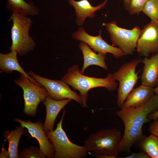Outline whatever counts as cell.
<instances>
[{
	"instance_id": "cell-1",
	"label": "cell",
	"mask_w": 158,
	"mask_h": 158,
	"mask_svg": "<svg viewBox=\"0 0 158 158\" xmlns=\"http://www.w3.org/2000/svg\"><path fill=\"white\" fill-rule=\"evenodd\" d=\"M61 80L79 92L83 101V107H87V92L90 90L102 87L106 88L108 91H112L116 90L118 85L111 73H108L104 78L89 77L82 74L77 65L69 68Z\"/></svg>"
},
{
	"instance_id": "cell-2",
	"label": "cell",
	"mask_w": 158,
	"mask_h": 158,
	"mask_svg": "<svg viewBox=\"0 0 158 158\" xmlns=\"http://www.w3.org/2000/svg\"><path fill=\"white\" fill-rule=\"evenodd\" d=\"M10 19L13 24L11 29L12 41L11 51H16L20 56L25 55L34 50L35 44L29 35L32 24L31 19L21 13L13 12Z\"/></svg>"
},
{
	"instance_id": "cell-3",
	"label": "cell",
	"mask_w": 158,
	"mask_h": 158,
	"mask_svg": "<svg viewBox=\"0 0 158 158\" xmlns=\"http://www.w3.org/2000/svg\"><path fill=\"white\" fill-rule=\"evenodd\" d=\"M64 109L59 122L54 130L45 133L54 148L55 158H84L89 154L85 146L75 144L69 139L63 129L62 124L65 115Z\"/></svg>"
},
{
	"instance_id": "cell-4",
	"label": "cell",
	"mask_w": 158,
	"mask_h": 158,
	"mask_svg": "<svg viewBox=\"0 0 158 158\" xmlns=\"http://www.w3.org/2000/svg\"><path fill=\"white\" fill-rule=\"evenodd\" d=\"M122 137L120 131L107 128L90 135L85 141L84 146L89 152L106 154L116 158L118 146Z\"/></svg>"
},
{
	"instance_id": "cell-5",
	"label": "cell",
	"mask_w": 158,
	"mask_h": 158,
	"mask_svg": "<svg viewBox=\"0 0 158 158\" xmlns=\"http://www.w3.org/2000/svg\"><path fill=\"white\" fill-rule=\"evenodd\" d=\"M141 62L140 59L131 60L122 64L112 74L114 79L119 82L116 103L119 108H121L138 82L139 77L138 73L135 72V69Z\"/></svg>"
},
{
	"instance_id": "cell-6",
	"label": "cell",
	"mask_w": 158,
	"mask_h": 158,
	"mask_svg": "<svg viewBox=\"0 0 158 158\" xmlns=\"http://www.w3.org/2000/svg\"><path fill=\"white\" fill-rule=\"evenodd\" d=\"M109 34L110 40L114 45L118 46L124 55L132 54L136 48L141 30L135 27L128 30L118 26L115 21L104 23Z\"/></svg>"
},
{
	"instance_id": "cell-7",
	"label": "cell",
	"mask_w": 158,
	"mask_h": 158,
	"mask_svg": "<svg viewBox=\"0 0 158 158\" xmlns=\"http://www.w3.org/2000/svg\"><path fill=\"white\" fill-rule=\"evenodd\" d=\"M14 81L22 88L23 91L24 113L28 116H35L39 104L44 102L49 95L48 92L44 87L37 85L22 74H20L18 79Z\"/></svg>"
},
{
	"instance_id": "cell-8",
	"label": "cell",
	"mask_w": 158,
	"mask_h": 158,
	"mask_svg": "<svg viewBox=\"0 0 158 158\" xmlns=\"http://www.w3.org/2000/svg\"><path fill=\"white\" fill-rule=\"evenodd\" d=\"M30 76L43 86L48 92L51 99L60 100L70 99L82 105L83 101L80 95L72 90L68 85L62 80L50 79L39 75L32 71L28 73Z\"/></svg>"
},
{
	"instance_id": "cell-9",
	"label": "cell",
	"mask_w": 158,
	"mask_h": 158,
	"mask_svg": "<svg viewBox=\"0 0 158 158\" xmlns=\"http://www.w3.org/2000/svg\"><path fill=\"white\" fill-rule=\"evenodd\" d=\"M158 110V96L154 95L145 104L141 106L121 109L116 112L124 123L131 124L141 128L150 121L149 114Z\"/></svg>"
},
{
	"instance_id": "cell-10",
	"label": "cell",
	"mask_w": 158,
	"mask_h": 158,
	"mask_svg": "<svg viewBox=\"0 0 158 158\" xmlns=\"http://www.w3.org/2000/svg\"><path fill=\"white\" fill-rule=\"evenodd\" d=\"M101 32L100 30L98 35L92 36L87 33L83 28L80 27L72 34V36L74 39L87 44L95 52L104 55L107 53H110L116 58L124 55L120 49L109 45L104 40L101 36Z\"/></svg>"
},
{
	"instance_id": "cell-11",
	"label": "cell",
	"mask_w": 158,
	"mask_h": 158,
	"mask_svg": "<svg viewBox=\"0 0 158 158\" xmlns=\"http://www.w3.org/2000/svg\"><path fill=\"white\" fill-rule=\"evenodd\" d=\"M136 48L141 56L145 57L158 53V30L156 23L151 22L141 30Z\"/></svg>"
},
{
	"instance_id": "cell-12",
	"label": "cell",
	"mask_w": 158,
	"mask_h": 158,
	"mask_svg": "<svg viewBox=\"0 0 158 158\" xmlns=\"http://www.w3.org/2000/svg\"><path fill=\"white\" fill-rule=\"evenodd\" d=\"M14 120L27 128L31 137L35 138L37 140L40 151L46 157H54V147L46 135L41 122L33 123L30 120L24 121L18 118H16Z\"/></svg>"
},
{
	"instance_id": "cell-13",
	"label": "cell",
	"mask_w": 158,
	"mask_h": 158,
	"mask_svg": "<svg viewBox=\"0 0 158 158\" xmlns=\"http://www.w3.org/2000/svg\"><path fill=\"white\" fill-rule=\"evenodd\" d=\"M69 4L75 10L76 21L79 26L82 25L85 19L95 17V12L104 8L108 0H105L102 4L96 6H93L88 0H68Z\"/></svg>"
},
{
	"instance_id": "cell-14",
	"label": "cell",
	"mask_w": 158,
	"mask_h": 158,
	"mask_svg": "<svg viewBox=\"0 0 158 158\" xmlns=\"http://www.w3.org/2000/svg\"><path fill=\"white\" fill-rule=\"evenodd\" d=\"M71 99H66L56 100L51 99L48 95L44 101L46 109V116L44 124L45 132L53 131V127L56 118L62 109Z\"/></svg>"
},
{
	"instance_id": "cell-15",
	"label": "cell",
	"mask_w": 158,
	"mask_h": 158,
	"mask_svg": "<svg viewBox=\"0 0 158 158\" xmlns=\"http://www.w3.org/2000/svg\"><path fill=\"white\" fill-rule=\"evenodd\" d=\"M124 125L123 134L117 148L118 153L129 152L134 144L146 137L142 133V128L129 123Z\"/></svg>"
},
{
	"instance_id": "cell-16",
	"label": "cell",
	"mask_w": 158,
	"mask_h": 158,
	"mask_svg": "<svg viewBox=\"0 0 158 158\" xmlns=\"http://www.w3.org/2000/svg\"><path fill=\"white\" fill-rule=\"evenodd\" d=\"M154 93L153 87L142 85L133 89L121 108L135 107L143 105L151 98Z\"/></svg>"
},
{
	"instance_id": "cell-17",
	"label": "cell",
	"mask_w": 158,
	"mask_h": 158,
	"mask_svg": "<svg viewBox=\"0 0 158 158\" xmlns=\"http://www.w3.org/2000/svg\"><path fill=\"white\" fill-rule=\"evenodd\" d=\"M141 62L144 65L141 76L142 85L153 87L157 84L158 53L150 58L145 57Z\"/></svg>"
},
{
	"instance_id": "cell-18",
	"label": "cell",
	"mask_w": 158,
	"mask_h": 158,
	"mask_svg": "<svg viewBox=\"0 0 158 158\" xmlns=\"http://www.w3.org/2000/svg\"><path fill=\"white\" fill-rule=\"evenodd\" d=\"M17 52L14 51H11L6 54L0 53L1 71L10 73L14 71H18L27 77L33 83L37 85L42 86L26 73L20 66L17 59Z\"/></svg>"
},
{
	"instance_id": "cell-19",
	"label": "cell",
	"mask_w": 158,
	"mask_h": 158,
	"mask_svg": "<svg viewBox=\"0 0 158 158\" xmlns=\"http://www.w3.org/2000/svg\"><path fill=\"white\" fill-rule=\"evenodd\" d=\"M79 48L82 52L83 58V66L80 71L82 74L84 73L88 67L91 65L98 66L107 70L108 67L105 61V55L100 53L96 54L87 44L83 42L80 43Z\"/></svg>"
},
{
	"instance_id": "cell-20",
	"label": "cell",
	"mask_w": 158,
	"mask_h": 158,
	"mask_svg": "<svg viewBox=\"0 0 158 158\" xmlns=\"http://www.w3.org/2000/svg\"><path fill=\"white\" fill-rule=\"evenodd\" d=\"M25 127L21 125L16 127V129L11 131L7 130L4 133V136L8 140V151L10 158H18V147L19 141L21 136L23 135L26 130Z\"/></svg>"
},
{
	"instance_id": "cell-21",
	"label": "cell",
	"mask_w": 158,
	"mask_h": 158,
	"mask_svg": "<svg viewBox=\"0 0 158 158\" xmlns=\"http://www.w3.org/2000/svg\"><path fill=\"white\" fill-rule=\"evenodd\" d=\"M7 7L10 11L18 12L26 16H34L39 13L38 9L32 4L27 3L24 0H8Z\"/></svg>"
},
{
	"instance_id": "cell-22",
	"label": "cell",
	"mask_w": 158,
	"mask_h": 158,
	"mask_svg": "<svg viewBox=\"0 0 158 158\" xmlns=\"http://www.w3.org/2000/svg\"><path fill=\"white\" fill-rule=\"evenodd\" d=\"M139 147L150 158H158V138L151 134L138 142Z\"/></svg>"
},
{
	"instance_id": "cell-23",
	"label": "cell",
	"mask_w": 158,
	"mask_h": 158,
	"mask_svg": "<svg viewBox=\"0 0 158 158\" xmlns=\"http://www.w3.org/2000/svg\"><path fill=\"white\" fill-rule=\"evenodd\" d=\"M142 12L150 19L151 22L156 23L158 21V0H148Z\"/></svg>"
},
{
	"instance_id": "cell-24",
	"label": "cell",
	"mask_w": 158,
	"mask_h": 158,
	"mask_svg": "<svg viewBox=\"0 0 158 158\" xmlns=\"http://www.w3.org/2000/svg\"><path fill=\"white\" fill-rule=\"evenodd\" d=\"M22 158H45L46 157L41 152L40 148L32 146L25 149L19 155Z\"/></svg>"
},
{
	"instance_id": "cell-25",
	"label": "cell",
	"mask_w": 158,
	"mask_h": 158,
	"mask_svg": "<svg viewBox=\"0 0 158 158\" xmlns=\"http://www.w3.org/2000/svg\"><path fill=\"white\" fill-rule=\"evenodd\" d=\"M148 0H131L128 10L131 15L138 14L142 11Z\"/></svg>"
},
{
	"instance_id": "cell-26",
	"label": "cell",
	"mask_w": 158,
	"mask_h": 158,
	"mask_svg": "<svg viewBox=\"0 0 158 158\" xmlns=\"http://www.w3.org/2000/svg\"><path fill=\"white\" fill-rule=\"evenodd\" d=\"M148 130L151 134L158 138V118L154 122L150 123Z\"/></svg>"
},
{
	"instance_id": "cell-27",
	"label": "cell",
	"mask_w": 158,
	"mask_h": 158,
	"mask_svg": "<svg viewBox=\"0 0 158 158\" xmlns=\"http://www.w3.org/2000/svg\"><path fill=\"white\" fill-rule=\"evenodd\" d=\"M125 158H150L149 156L145 152L142 151L138 153H132L130 155Z\"/></svg>"
},
{
	"instance_id": "cell-28",
	"label": "cell",
	"mask_w": 158,
	"mask_h": 158,
	"mask_svg": "<svg viewBox=\"0 0 158 158\" xmlns=\"http://www.w3.org/2000/svg\"><path fill=\"white\" fill-rule=\"evenodd\" d=\"M89 154L92 156L98 158H116L114 157L104 153H94L92 154L89 153Z\"/></svg>"
},
{
	"instance_id": "cell-29",
	"label": "cell",
	"mask_w": 158,
	"mask_h": 158,
	"mask_svg": "<svg viewBox=\"0 0 158 158\" xmlns=\"http://www.w3.org/2000/svg\"><path fill=\"white\" fill-rule=\"evenodd\" d=\"M0 158H10L9 154L8 151H7L4 147H2L1 150L0 154Z\"/></svg>"
},
{
	"instance_id": "cell-30",
	"label": "cell",
	"mask_w": 158,
	"mask_h": 158,
	"mask_svg": "<svg viewBox=\"0 0 158 158\" xmlns=\"http://www.w3.org/2000/svg\"><path fill=\"white\" fill-rule=\"evenodd\" d=\"M147 118L150 120H156L158 118V110L149 114Z\"/></svg>"
},
{
	"instance_id": "cell-31",
	"label": "cell",
	"mask_w": 158,
	"mask_h": 158,
	"mask_svg": "<svg viewBox=\"0 0 158 158\" xmlns=\"http://www.w3.org/2000/svg\"><path fill=\"white\" fill-rule=\"evenodd\" d=\"M131 1V0H123L124 7L127 10L129 7Z\"/></svg>"
},
{
	"instance_id": "cell-32",
	"label": "cell",
	"mask_w": 158,
	"mask_h": 158,
	"mask_svg": "<svg viewBox=\"0 0 158 158\" xmlns=\"http://www.w3.org/2000/svg\"><path fill=\"white\" fill-rule=\"evenodd\" d=\"M154 90L156 95L158 96V76L157 79V86L156 88H154Z\"/></svg>"
},
{
	"instance_id": "cell-33",
	"label": "cell",
	"mask_w": 158,
	"mask_h": 158,
	"mask_svg": "<svg viewBox=\"0 0 158 158\" xmlns=\"http://www.w3.org/2000/svg\"><path fill=\"white\" fill-rule=\"evenodd\" d=\"M157 28L158 30V21L156 23Z\"/></svg>"
}]
</instances>
